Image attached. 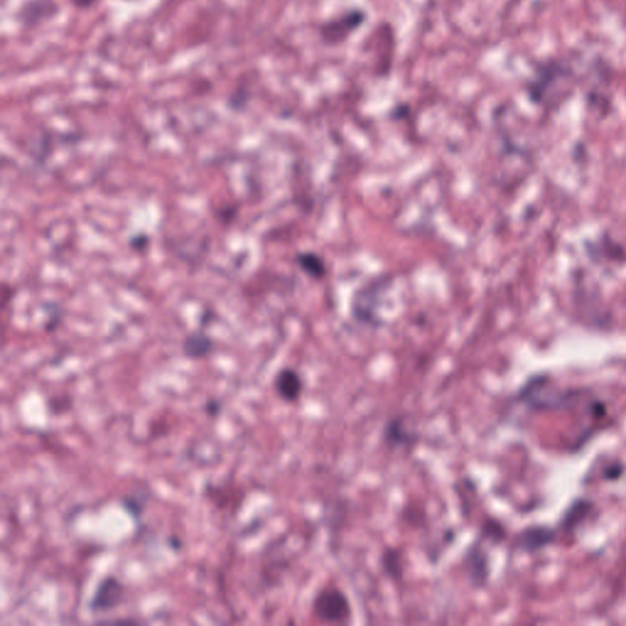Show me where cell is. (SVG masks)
<instances>
[{
    "label": "cell",
    "instance_id": "cell-1",
    "mask_svg": "<svg viewBox=\"0 0 626 626\" xmlns=\"http://www.w3.org/2000/svg\"><path fill=\"white\" fill-rule=\"evenodd\" d=\"M515 399L528 410H567L576 405L581 399V393L579 390H552L548 377L540 374L528 379L518 389Z\"/></svg>",
    "mask_w": 626,
    "mask_h": 626
},
{
    "label": "cell",
    "instance_id": "cell-12",
    "mask_svg": "<svg viewBox=\"0 0 626 626\" xmlns=\"http://www.w3.org/2000/svg\"><path fill=\"white\" fill-rule=\"evenodd\" d=\"M122 505H124V508H125L131 515H134V516H137V518H139L141 514H142V511H144L146 502H144V500H141L140 493H134V494L127 496L122 499Z\"/></svg>",
    "mask_w": 626,
    "mask_h": 626
},
{
    "label": "cell",
    "instance_id": "cell-2",
    "mask_svg": "<svg viewBox=\"0 0 626 626\" xmlns=\"http://www.w3.org/2000/svg\"><path fill=\"white\" fill-rule=\"evenodd\" d=\"M312 612L322 622L345 624L352 615V603L338 587H323L313 598Z\"/></svg>",
    "mask_w": 626,
    "mask_h": 626
},
{
    "label": "cell",
    "instance_id": "cell-13",
    "mask_svg": "<svg viewBox=\"0 0 626 626\" xmlns=\"http://www.w3.org/2000/svg\"><path fill=\"white\" fill-rule=\"evenodd\" d=\"M624 470H625V466L620 461L612 463L607 468H604L603 478L605 481H617V480L622 477Z\"/></svg>",
    "mask_w": 626,
    "mask_h": 626
},
{
    "label": "cell",
    "instance_id": "cell-5",
    "mask_svg": "<svg viewBox=\"0 0 626 626\" xmlns=\"http://www.w3.org/2000/svg\"><path fill=\"white\" fill-rule=\"evenodd\" d=\"M382 439L389 449H409L417 441V434L409 426L405 417L395 416L384 424Z\"/></svg>",
    "mask_w": 626,
    "mask_h": 626
},
{
    "label": "cell",
    "instance_id": "cell-11",
    "mask_svg": "<svg viewBox=\"0 0 626 626\" xmlns=\"http://www.w3.org/2000/svg\"><path fill=\"white\" fill-rule=\"evenodd\" d=\"M298 262L300 263L302 269L308 273V274L312 275V277L320 278V277L325 274V263L315 253H301L298 257Z\"/></svg>",
    "mask_w": 626,
    "mask_h": 626
},
{
    "label": "cell",
    "instance_id": "cell-15",
    "mask_svg": "<svg viewBox=\"0 0 626 626\" xmlns=\"http://www.w3.org/2000/svg\"><path fill=\"white\" fill-rule=\"evenodd\" d=\"M204 410L207 414L216 415L221 411V404L218 402V401H207L206 402V406H204Z\"/></svg>",
    "mask_w": 626,
    "mask_h": 626
},
{
    "label": "cell",
    "instance_id": "cell-14",
    "mask_svg": "<svg viewBox=\"0 0 626 626\" xmlns=\"http://www.w3.org/2000/svg\"><path fill=\"white\" fill-rule=\"evenodd\" d=\"M149 243V238L147 235L144 234H137L134 236V238H131L130 239V246L131 248H134L136 251H141V250H144V248H147Z\"/></svg>",
    "mask_w": 626,
    "mask_h": 626
},
{
    "label": "cell",
    "instance_id": "cell-3",
    "mask_svg": "<svg viewBox=\"0 0 626 626\" xmlns=\"http://www.w3.org/2000/svg\"><path fill=\"white\" fill-rule=\"evenodd\" d=\"M124 595L125 587L122 581L114 575H108L102 579L95 587L88 607L95 613L110 612L122 603Z\"/></svg>",
    "mask_w": 626,
    "mask_h": 626
},
{
    "label": "cell",
    "instance_id": "cell-4",
    "mask_svg": "<svg viewBox=\"0 0 626 626\" xmlns=\"http://www.w3.org/2000/svg\"><path fill=\"white\" fill-rule=\"evenodd\" d=\"M557 531L550 527L528 526L518 533L514 540V547L523 553L533 555L555 541Z\"/></svg>",
    "mask_w": 626,
    "mask_h": 626
},
{
    "label": "cell",
    "instance_id": "cell-8",
    "mask_svg": "<svg viewBox=\"0 0 626 626\" xmlns=\"http://www.w3.org/2000/svg\"><path fill=\"white\" fill-rule=\"evenodd\" d=\"M214 350L213 339L203 330H194L187 334L182 342V352L187 359L201 360L212 354Z\"/></svg>",
    "mask_w": 626,
    "mask_h": 626
},
{
    "label": "cell",
    "instance_id": "cell-10",
    "mask_svg": "<svg viewBox=\"0 0 626 626\" xmlns=\"http://www.w3.org/2000/svg\"><path fill=\"white\" fill-rule=\"evenodd\" d=\"M381 567L390 579H400L404 574V559L398 548H386L381 555Z\"/></svg>",
    "mask_w": 626,
    "mask_h": 626
},
{
    "label": "cell",
    "instance_id": "cell-9",
    "mask_svg": "<svg viewBox=\"0 0 626 626\" xmlns=\"http://www.w3.org/2000/svg\"><path fill=\"white\" fill-rule=\"evenodd\" d=\"M593 509V503L585 498H579L569 505L568 509L565 510L562 521L559 527L564 532H572L576 530L585 521Z\"/></svg>",
    "mask_w": 626,
    "mask_h": 626
},
{
    "label": "cell",
    "instance_id": "cell-6",
    "mask_svg": "<svg viewBox=\"0 0 626 626\" xmlns=\"http://www.w3.org/2000/svg\"><path fill=\"white\" fill-rule=\"evenodd\" d=\"M465 570L470 581L476 587H483L489 577V558L478 542L466 550L464 557Z\"/></svg>",
    "mask_w": 626,
    "mask_h": 626
},
{
    "label": "cell",
    "instance_id": "cell-16",
    "mask_svg": "<svg viewBox=\"0 0 626 626\" xmlns=\"http://www.w3.org/2000/svg\"><path fill=\"white\" fill-rule=\"evenodd\" d=\"M77 8H90L91 5L95 4V0H74Z\"/></svg>",
    "mask_w": 626,
    "mask_h": 626
},
{
    "label": "cell",
    "instance_id": "cell-7",
    "mask_svg": "<svg viewBox=\"0 0 626 626\" xmlns=\"http://www.w3.org/2000/svg\"><path fill=\"white\" fill-rule=\"evenodd\" d=\"M273 386L277 395L289 404L300 400L305 388L301 374L290 367L282 369L275 374Z\"/></svg>",
    "mask_w": 626,
    "mask_h": 626
}]
</instances>
